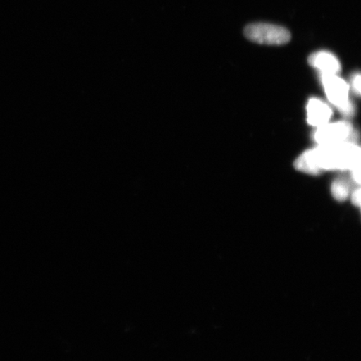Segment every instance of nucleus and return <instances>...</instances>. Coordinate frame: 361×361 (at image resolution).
I'll return each mask as SVG.
<instances>
[{
	"label": "nucleus",
	"instance_id": "obj_1",
	"mask_svg": "<svg viewBox=\"0 0 361 361\" xmlns=\"http://www.w3.org/2000/svg\"><path fill=\"white\" fill-rule=\"evenodd\" d=\"M361 151L356 142H345L333 145H319L297 158V170L319 175L326 171H351L360 166Z\"/></svg>",
	"mask_w": 361,
	"mask_h": 361
},
{
	"label": "nucleus",
	"instance_id": "obj_2",
	"mask_svg": "<svg viewBox=\"0 0 361 361\" xmlns=\"http://www.w3.org/2000/svg\"><path fill=\"white\" fill-rule=\"evenodd\" d=\"M322 83L328 100L341 114L350 117L355 114V106L350 99V87L338 75H322Z\"/></svg>",
	"mask_w": 361,
	"mask_h": 361
},
{
	"label": "nucleus",
	"instance_id": "obj_3",
	"mask_svg": "<svg viewBox=\"0 0 361 361\" xmlns=\"http://www.w3.org/2000/svg\"><path fill=\"white\" fill-rule=\"evenodd\" d=\"M245 37L250 42L266 45H282L290 42L291 34L282 26L268 23H254L243 30Z\"/></svg>",
	"mask_w": 361,
	"mask_h": 361
},
{
	"label": "nucleus",
	"instance_id": "obj_4",
	"mask_svg": "<svg viewBox=\"0 0 361 361\" xmlns=\"http://www.w3.org/2000/svg\"><path fill=\"white\" fill-rule=\"evenodd\" d=\"M358 134L348 121L327 123L316 129L314 139L319 145H333L345 142H356Z\"/></svg>",
	"mask_w": 361,
	"mask_h": 361
},
{
	"label": "nucleus",
	"instance_id": "obj_5",
	"mask_svg": "<svg viewBox=\"0 0 361 361\" xmlns=\"http://www.w3.org/2000/svg\"><path fill=\"white\" fill-rule=\"evenodd\" d=\"M306 109L307 121L316 128L329 123L332 116L331 108L318 98L310 99Z\"/></svg>",
	"mask_w": 361,
	"mask_h": 361
},
{
	"label": "nucleus",
	"instance_id": "obj_6",
	"mask_svg": "<svg viewBox=\"0 0 361 361\" xmlns=\"http://www.w3.org/2000/svg\"><path fill=\"white\" fill-rule=\"evenodd\" d=\"M309 64L320 71L322 75H338L341 70L340 61L328 51H319L309 57Z\"/></svg>",
	"mask_w": 361,
	"mask_h": 361
},
{
	"label": "nucleus",
	"instance_id": "obj_7",
	"mask_svg": "<svg viewBox=\"0 0 361 361\" xmlns=\"http://www.w3.org/2000/svg\"><path fill=\"white\" fill-rule=\"evenodd\" d=\"M351 192L350 180L345 177H340L334 180L331 185V193L334 198L338 202H344L348 198Z\"/></svg>",
	"mask_w": 361,
	"mask_h": 361
},
{
	"label": "nucleus",
	"instance_id": "obj_8",
	"mask_svg": "<svg viewBox=\"0 0 361 361\" xmlns=\"http://www.w3.org/2000/svg\"><path fill=\"white\" fill-rule=\"evenodd\" d=\"M352 89H353L355 94L356 96H360V73H356L354 75V78H352Z\"/></svg>",
	"mask_w": 361,
	"mask_h": 361
},
{
	"label": "nucleus",
	"instance_id": "obj_9",
	"mask_svg": "<svg viewBox=\"0 0 361 361\" xmlns=\"http://www.w3.org/2000/svg\"><path fill=\"white\" fill-rule=\"evenodd\" d=\"M351 201L357 207H360V188L357 187L351 193Z\"/></svg>",
	"mask_w": 361,
	"mask_h": 361
}]
</instances>
